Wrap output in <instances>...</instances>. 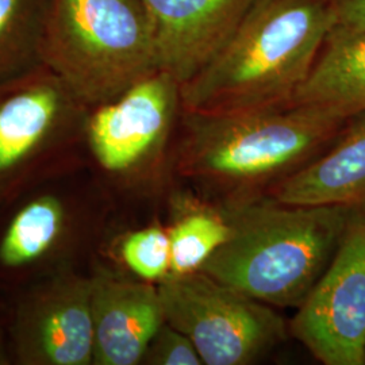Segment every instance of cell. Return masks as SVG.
Masks as SVG:
<instances>
[{"mask_svg": "<svg viewBox=\"0 0 365 365\" xmlns=\"http://www.w3.org/2000/svg\"><path fill=\"white\" fill-rule=\"evenodd\" d=\"M141 364L202 365L203 360L191 339L164 322L149 342Z\"/></svg>", "mask_w": 365, "mask_h": 365, "instance_id": "obj_18", "label": "cell"}, {"mask_svg": "<svg viewBox=\"0 0 365 365\" xmlns=\"http://www.w3.org/2000/svg\"><path fill=\"white\" fill-rule=\"evenodd\" d=\"M173 209L172 225L167 229L170 242V274L197 272L229 240L230 222L225 210L187 196H179Z\"/></svg>", "mask_w": 365, "mask_h": 365, "instance_id": "obj_14", "label": "cell"}, {"mask_svg": "<svg viewBox=\"0 0 365 365\" xmlns=\"http://www.w3.org/2000/svg\"><path fill=\"white\" fill-rule=\"evenodd\" d=\"M91 279L92 364H141L149 342L165 322L158 287L108 274Z\"/></svg>", "mask_w": 365, "mask_h": 365, "instance_id": "obj_10", "label": "cell"}, {"mask_svg": "<svg viewBox=\"0 0 365 365\" xmlns=\"http://www.w3.org/2000/svg\"><path fill=\"white\" fill-rule=\"evenodd\" d=\"M92 279L61 274L34 288L21 303L14 337L19 363H93Z\"/></svg>", "mask_w": 365, "mask_h": 365, "instance_id": "obj_8", "label": "cell"}, {"mask_svg": "<svg viewBox=\"0 0 365 365\" xmlns=\"http://www.w3.org/2000/svg\"><path fill=\"white\" fill-rule=\"evenodd\" d=\"M46 0H0V78L38 58Z\"/></svg>", "mask_w": 365, "mask_h": 365, "instance_id": "obj_16", "label": "cell"}, {"mask_svg": "<svg viewBox=\"0 0 365 365\" xmlns=\"http://www.w3.org/2000/svg\"><path fill=\"white\" fill-rule=\"evenodd\" d=\"M165 322L195 345L203 364L249 365L287 339L272 306L197 271L158 284Z\"/></svg>", "mask_w": 365, "mask_h": 365, "instance_id": "obj_5", "label": "cell"}, {"mask_svg": "<svg viewBox=\"0 0 365 365\" xmlns=\"http://www.w3.org/2000/svg\"><path fill=\"white\" fill-rule=\"evenodd\" d=\"M271 196L287 205L365 210V110L348 119L322 155L274 182Z\"/></svg>", "mask_w": 365, "mask_h": 365, "instance_id": "obj_11", "label": "cell"}, {"mask_svg": "<svg viewBox=\"0 0 365 365\" xmlns=\"http://www.w3.org/2000/svg\"><path fill=\"white\" fill-rule=\"evenodd\" d=\"M120 256L131 272L141 280L160 283L170 274V242L168 230L149 226L128 235Z\"/></svg>", "mask_w": 365, "mask_h": 365, "instance_id": "obj_17", "label": "cell"}, {"mask_svg": "<svg viewBox=\"0 0 365 365\" xmlns=\"http://www.w3.org/2000/svg\"><path fill=\"white\" fill-rule=\"evenodd\" d=\"M331 0H255L209 64L182 84V111L223 114L287 105L330 33Z\"/></svg>", "mask_w": 365, "mask_h": 365, "instance_id": "obj_1", "label": "cell"}, {"mask_svg": "<svg viewBox=\"0 0 365 365\" xmlns=\"http://www.w3.org/2000/svg\"><path fill=\"white\" fill-rule=\"evenodd\" d=\"M66 211L53 195H41L13 217L0 240V264L21 268L43 257L64 232Z\"/></svg>", "mask_w": 365, "mask_h": 365, "instance_id": "obj_15", "label": "cell"}, {"mask_svg": "<svg viewBox=\"0 0 365 365\" xmlns=\"http://www.w3.org/2000/svg\"><path fill=\"white\" fill-rule=\"evenodd\" d=\"M156 43L158 68L180 84L211 61L255 0H141Z\"/></svg>", "mask_w": 365, "mask_h": 365, "instance_id": "obj_9", "label": "cell"}, {"mask_svg": "<svg viewBox=\"0 0 365 365\" xmlns=\"http://www.w3.org/2000/svg\"><path fill=\"white\" fill-rule=\"evenodd\" d=\"M73 101L49 69L46 75L21 80L0 95V179L21 170L43 149Z\"/></svg>", "mask_w": 365, "mask_h": 365, "instance_id": "obj_12", "label": "cell"}, {"mask_svg": "<svg viewBox=\"0 0 365 365\" xmlns=\"http://www.w3.org/2000/svg\"><path fill=\"white\" fill-rule=\"evenodd\" d=\"M288 327L322 364H365V210L354 211Z\"/></svg>", "mask_w": 365, "mask_h": 365, "instance_id": "obj_6", "label": "cell"}, {"mask_svg": "<svg viewBox=\"0 0 365 365\" xmlns=\"http://www.w3.org/2000/svg\"><path fill=\"white\" fill-rule=\"evenodd\" d=\"M229 240L202 272L274 307H299L325 272L356 210L253 196L223 207Z\"/></svg>", "mask_w": 365, "mask_h": 365, "instance_id": "obj_2", "label": "cell"}, {"mask_svg": "<svg viewBox=\"0 0 365 365\" xmlns=\"http://www.w3.org/2000/svg\"><path fill=\"white\" fill-rule=\"evenodd\" d=\"M179 111L182 84L157 71L115 99L95 107L87 122L93 156L111 173L141 168L167 144Z\"/></svg>", "mask_w": 365, "mask_h": 365, "instance_id": "obj_7", "label": "cell"}, {"mask_svg": "<svg viewBox=\"0 0 365 365\" xmlns=\"http://www.w3.org/2000/svg\"><path fill=\"white\" fill-rule=\"evenodd\" d=\"M7 361H6V357H4V354L1 352V349H0V365L6 364Z\"/></svg>", "mask_w": 365, "mask_h": 365, "instance_id": "obj_20", "label": "cell"}, {"mask_svg": "<svg viewBox=\"0 0 365 365\" xmlns=\"http://www.w3.org/2000/svg\"><path fill=\"white\" fill-rule=\"evenodd\" d=\"M38 60L81 105H103L157 71L141 0H46Z\"/></svg>", "mask_w": 365, "mask_h": 365, "instance_id": "obj_4", "label": "cell"}, {"mask_svg": "<svg viewBox=\"0 0 365 365\" xmlns=\"http://www.w3.org/2000/svg\"><path fill=\"white\" fill-rule=\"evenodd\" d=\"M360 33H365V0H331L329 36Z\"/></svg>", "mask_w": 365, "mask_h": 365, "instance_id": "obj_19", "label": "cell"}, {"mask_svg": "<svg viewBox=\"0 0 365 365\" xmlns=\"http://www.w3.org/2000/svg\"><path fill=\"white\" fill-rule=\"evenodd\" d=\"M292 105L333 108L351 118L365 110V33L329 36Z\"/></svg>", "mask_w": 365, "mask_h": 365, "instance_id": "obj_13", "label": "cell"}, {"mask_svg": "<svg viewBox=\"0 0 365 365\" xmlns=\"http://www.w3.org/2000/svg\"><path fill=\"white\" fill-rule=\"evenodd\" d=\"M182 113L178 170L232 197L284 179L331 144L349 119L324 106L292 103L223 114Z\"/></svg>", "mask_w": 365, "mask_h": 365, "instance_id": "obj_3", "label": "cell"}]
</instances>
